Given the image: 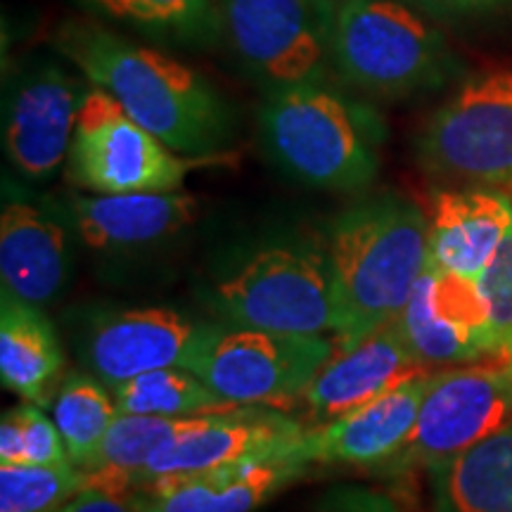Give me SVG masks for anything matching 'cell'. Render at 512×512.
Here are the masks:
<instances>
[{
	"instance_id": "6da1fadb",
	"label": "cell",
	"mask_w": 512,
	"mask_h": 512,
	"mask_svg": "<svg viewBox=\"0 0 512 512\" xmlns=\"http://www.w3.org/2000/svg\"><path fill=\"white\" fill-rule=\"evenodd\" d=\"M57 46L79 72L171 150L219 155L233 136V112L200 72L162 50L95 22H67Z\"/></svg>"
},
{
	"instance_id": "603a6c76",
	"label": "cell",
	"mask_w": 512,
	"mask_h": 512,
	"mask_svg": "<svg viewBox=\"0 0 512 512\" xmlns=\"http://www.w3.org/2000/svg\"><path fill=\"white\" fill-rule=\"evenodd\" d=\"M207 415L162 418V415L119 413L110 434L102 441L95 465L86 475V486L112 491H138V479L162 448L202 425Z\"/></svg>"
},
{
	"instance_id": "ac0fdd59",
	"label": "cell",
	"mask_w": 512,
	"mask_h": 512,
	"mask_svg": "<svg viewBox=\"0 0 512 512\" xmlns=\"http://www.w3.org/2000/svg\"><path fill=\"white\" fill-rule=\"evenodd\" d=\"M427 219L430 266L479 280L512 226V202L489 188L439 190Z\"/></svg>"
},
{
	"instance_id": "7c38bea8",
	"label": "cell",
	"mask_w": 512,
	"mask_h": 512,
	"mask_svg": "<svg viewBox=\"0 0 512 512\" xmlns=\"http://www.w3.org/2000/svg\"><path fill=\"white\" fill-rule=\"evenodd\" d=\"M83 86L57 62H31L12 83L5 102L3 143L19 174L53 176L69 157Z\"/></svg>"
},
{
	"instance_id": "f546056e",
	"label": "cell",
	"mask_w": 512,
	"mask_h": 512,
	"mask_svg": "<svg viewBox=\"0 0 512 512\" xmlns=\"http://www.w3.org/2000/svg\"><path fill=\"white\" fill-rule=\"evenodd\" d=\"M318 512H415L399 498L368 486H337L320 501Z\"/></svg>"
},
{
	"instance_id": "4dcf8cb0",
	"label": "cell",
	"mask_w": 512,
	"mask_h": 512,
	"mask_svg": "<svg viewBox=\"0 0 512 512\" xmlns=\"http://www.w3.org/2000/svg\"><path fill=\"white\" fill-rule=\"evenodd\" d=\"M55 512H145V494L83 486L79 494H74Z\"/></svg>"
},
{
	"instance_id": "7a4b0ae2",
	"label": "cell",
	"mask_w": 512,
	"mask_h": 512,
	"mask_svg": "<svg viewBox=\"0 0 512 512\" xmlns=\"http://www.w3.org/2000/svg\"><path fill=\"white\" fill-rule=\"evenodd\" d=\"M328 259L344 306L335 349L394 323L430 266V219L406 197H368L330 226Z\"/></svg>"
},
{
	"instance_id": "9c48e42d",
	"label": "cell",
	"mask_w": 512,
	"mask_h": 512,
	"mask_svg": "<svg viewBox=\"0 0 512 512\" xmlns=\"http://www.w3.org/2000/svg\"><path fill=\"white\" fill-rule=\"evenodd\" d=\"M332 354L335 342L323 335L238 325L214 328L188 370L240 408L294 406Z\"/></svg>"
},
{
	"instance_id": "5bb4252c",
	"label": "cell",
	"mask_w": 512,
	"mask_h": 512,
	"mask_svg": "<svg viewBox=\"0 0 512 512\" xmlns=\"http://www.w3.org/2000/svg\"><path fill=\"white\" fill-rule=\"evenodd\" d=\"M430 373L434 370L422 366L406 347L396 323H389L354 347L335 349L294 406L302 411L309 427L328 425L368 406L399 384Z\"/></svg>"
},
{
	"instance_id": "d6986e66",
	"label": "cell",
	"mask_w": 512,
	"mask_h": 512,
	"mask_svg": "<svg viewBox=\"0 0 512 512\" xmlns=\"http://www.w3.org/2000/svg\"><path fill=\"white\" fill-rule=\"evenodd\" d=\"M72 214L81 240L93 249L150 245L178 233L200 214L188 192H126L74 197Z\"/></svg>"
},
{
	"instance_id": "f1b7e54d",
	"label": "cell",
	"mask_w": 512,
	"mask_h": 512,
	"mask_svg": "<svg viewBox=\"0 0 512 512\" xmlns=\"http://www.w3.org/2000/svg\"><path fill=\"white\" fill-rule=\"evenodd\" d=\"M12 411H15L19 430H22V465L72 463L55 420H48L36 403L27 401Z\"/></svg>"
},
{
	"instance_id": "9a60e30c",
	"label": "cell",
	"mask_w": 512,
	"mask_h": 512,
	"mask_svg": "<svg viewBox=\"0 0 512 512\" xmlns=\"http://www.w3.org/2000/svg\"><path fill=\"white\" fill-rule=\"evenodd\" d=\"M304 430L302 422L283 413L264 411L261 406L207 415L197 430L171 441L150 460L138 479V491L169 477L195 475L242 460L275 456L287 451Z\"/></svg>"
},
{
	"instance_id": "ffe728a7",
	"label": "cell",
	"mask_w": 512,
	"mask_h": 512,
	"mask_svg": "<svg viewBox=\"0 0 512 512\" xmlns=\"http://www.w3.org/2000/svg\"><path fill=\"white\" fill-rule=\"evenodd\" d=\"M69 273L67 230L27 202H10L0 216L3 290L43 306L60 294Z\"/></svg>"
},
{
	"instance_id": "8fae6325",
	"label": "cell",
	"mask_w": 512,
	"mask_h": 512,
	"mask_svg": "<svg viewBox=\"0 0 512 512\" xmlns=\"http://www.w3.org/2000/svg\"><path fill=\"white\" fill-rule=\"evenodd\" d=\"M394 323L406 347L430 370L505 356L479 280L467 275L427 266Z\"/></svg>"
},
{
	"instance_id": "3957f363",
	"label": "cell",
	"mask_w": 512,
	"mask_h": 512,
	"mask_svg": "<svg viewBox=\"0 0 512 512\" xmlns=\"http://www.w3.org/2000/svg\"><path fill=\"white\" fill-rule=\"evenodd\" d=\"M264 143L287 174L328 190H361L380 171L387 128L373 107L323 83L268 91Z\"/></svg>"
},
{
	"instance_id": "4fadbf2b",
	"label": "cell",
	"mask_w": 512,
	"mask_h": 512,
	"mask_svg": "<svg viewBox=\"0 0 512 512\" xmlns=\"http://www.w3.org/2000/svg\"><path fill=\"white\" fill-rule=\"evenodd\" d=\"M214 328L171 309L105 313L88 328L83 358L91 373L112 389L150 370L190 368Z\"/></svg>"
},
{
	"instance_id": "30bf717a",
	"label": "cell",
	"mask_w": 512,
	"mask_h": 512,
	"mask_svg": "<svg viewBox=\"0 0 512 512\" xmlns=\"http://www.w3.org/2000/svg\"><path fill=\"white\" fill-rule=\"evenodd\" d=\"M223 36L268 91L328 81L335 0H216Z\"/></svg>"
},
{
	"instance_id": "ba28073f",
	"label": "cell",
	"mask_w": 512,
	"mask_h": 512,
	"mask_svg": "<svg viewBox=\"0 0 512 512\" xmlns=\"http://www.w3.org/2000/svg\"><path fill=\"white\" fill-rule=\"evenodd\" d=\"M512 418V358L494 356L434 370L418 420L399 456L380 475L403 477L448 463Z\"/></svg>"
},
{
	"instance_id": "83f0119b",
	"label": "cell",
	"mask_w": 512,
	"mask_h": 512,
	"mask_svg": "<svg viewBox=\"0 0 512 512\" xmlns=\"http://www.w3.org/2000/svg\"><path fill=\"white\" fill-rule=\"evenodd\" d=\"M486 302L491 311V330L498 347L512 358V226L498 247V252L486 271L479 275Z\"/></svg>"
},
{
	"instance_id": "4316f807",
	"label": "cell",
	"mask_w": 512,
	"mask_h": 512,
	"mask_svg": "<svg viewBox=\"0 0 512 512\" xmlns=\"http://www.w3.org/2000/svg\"><path fill=\"white\" fill-rule=\"evenodd\" d=\"M86 486V475L64 465H0V512H55Z\"/></svg>"
},
{
	"instance_id": "5b68a950",
	"label": "cell",
	"mask_w": 512,
	"mask_h": 512,
	"mask_svg": "<svg viewBox=\"0 0 512 512\" xmlns=\"http://www.w3.org/2000/svg\"><path fill=\"white\" fill-rule=\"evenodd\" d=\"M219 309L242 328L292 335L344 330V306L328 254L309 245H268L216 287Z\"/></svg>"
},
{
	"instance_id": "1f68e13d",
	"label": "cell",
	"mask_w": 512,
	"mask_h": 512,
	"mask_svg": "<svg viewBox=\"0 0 512 512\" xmlns=\"http://www.w3.org/2000/svg\"><path fill=\"white\" fill-rule=\"evenodd\" d=\"M427 5L439 10H451V12H470V10H484L491 5L503 3V0H425Z\"/></svg>"
},
{
	"instance_id": "e0dca14e",
	"label": "cell",
	"mask_w": 512,
	"mask_h": 512,
	"mask_svg": "<svg viewBox=\"0 0 512 512\" xmlns=\"http://www.w3.org/2000/svg\"><path fill=\"white\" fill-rule=\"evenodd\" d=\"M297 441L275 456L155 482L143 491L145 512H254L311 470L294 451Z\"/></svg>"
},
{
	"instance_id": "44dd1931",
	"label": "cell",
	"mask_w": 512,
	"mask_h": 512,
	"mask_svg": "<svg viewBox=\"0 0 512 512\" xmlns=\"http://www.w3.org/2000/svg\"><path fill=\"white\" fill-rule=\"evenodd\" d=\"M64 354L50 320L10 290L0 299V380L36 406H50L62 384Z\"/></svg>"
},
{
	"instance_id": "d4e9b609",
	"label": "cell",
	"mask_w": 512,
	"mask_h": 512,
	"mask_svg": "<svg viewBox=\"0 0 512 512\" xmlns=\"http://www.w3.org/2000/svg\"><path fill=\"white\" fill-rule=\"evenodd\" d=\"M95 375L72 373L62 380L50 401L53 420L67 446L69 460L88 472L95 465L102 441L110 434L119 408L114 394L102 387Z\"/></svg>"
},
{
	"instance_id": "52a82bcc",
	"label": "cell",
	"mask_w": 512,
	"mask_h": 512,
	"mask_svg": "<svg viewBox=\"0 0 512 512\" xmlns=\"http://www.w3.org/2000/svg\"><path fill=\"white\" fill-rule=\"evenodd\" d=\"M221 162V155L188 157L171 150L126 114L102 88H88L69 147V178L98 195L174 192L190 171Z\"/></svg>"
},
{
	"instance_id": "8992f818",
	"label": "cell",
	"mask_w": 512,
	"mask_h": 512,
	"mask_svg": "<svg viewBox=\"0 0 512 512\" xmlns=\"http://www.w3.org/2000/svg\"><path fill=\"white\" fill-rule=\"evenodd\" d=\"M427 176L460 188H512V72L460 83L415 140Z\"/></svg>"
},
{
	"instance_id": "7402d4cb",
	"label": "cell",
	"mask_w": 512,
	"mask_h": 512,
	"mask_svg": "<svg viewBox=\"0 0 512 512\" xmlns=\"http://www.w3.org/2000/svg\"><path fill=\"white\" fill-rule=\"evenodd\" d=\"M427 475L434 512H512V418Z\"/></svg>"
},
{
	"instance_id": "cb8c5ba5",
	"label": "cell",
	"mask_w": 512,
	"mask_h": 512,
	"mask_svg": "<svg viewBox=\"0 0 512 512\" xmlns=\"http://www.w3.org/2000/svg\"><path fill=\"white\" fill-rule=\"evenodd\" d=\"M93 15L155 43L204 48L223 36L216 0H81Z\"/></svg>"
},
{
	"instance_id": "277c9868",
	"label": "cell",
	"mask_w": 512,
	"mask_h": 512,
	"mask_svg": "<svg viewBox=\"0 0 512 512\" xmlns=\"http://www.w3.org/2000/svg\"><path fill=\"white\" fill-rule=\"evenodd\" d=\"M330 64L373 98L432 93L458 74V57L434 24L399 0H335Z\"/></svg>"
},
{
	"instance_id": "484cf974",
	"label": "cell",
	"mask_w": 512,
	"mask_h": 512,
	"mask_svg": "<svg viewBox=\"0 0 512 512\" xmlns=\"http://www.w3.org/2000/svg\"><path fill=\"white\" fill-rule=\"evenodd\" d=\"M112 394L119 413L128 415L190 418V415H214L240 408L216 394L202 377L188 368L150 370L112 387Z\"/></svg>"
},
{
	"instance_id": "2e32d148",
	"label": "cell",
	"mask_w": 512,
	"mask_h": 512,
	"mask_svg": "<svg viewBox=\"0 0 512 512\" xmlns=\"http://www.w3.org/2000/svg\"><path fill=\"white\" fill-rule=\"evenodd\" d=\"M430 377L432 373L403 382L328 425L306 427L294 451L311 467L344 465L380 475L382 467L399 456L411 437Z\"/></svg>"
}]
</instances>
